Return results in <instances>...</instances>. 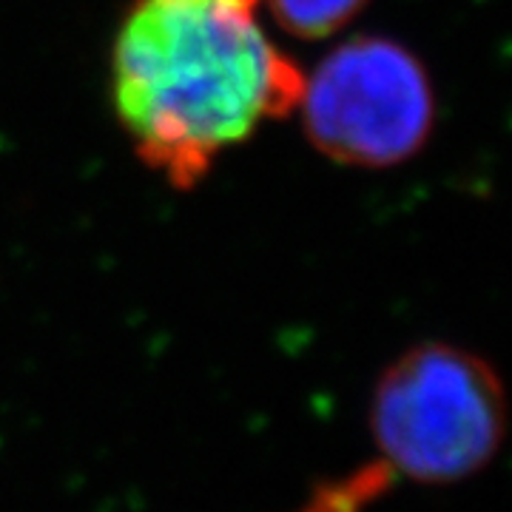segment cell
I'll list each match as a JSON object with an SVG mask.
<instances>
[{"instance_id":"6da1fadb","label":"cell","mask_w":512,"mask_h":512,"mask_svg":"<svg viewBox=\"0 0 512 512\" xmlns=\"http://www.w3.org/2000/svg\"><path fill=\"white\" fill-rule=\"evenodd\" d=\"M262 0H137L111 49V100L137 157L174 188L299 109L305 74L259 23Z\"/></svg>"},{"instance_id":"7a4b0ae2","label":"cell","mask_w":512,"mask_h":512,"mask_svg":"<svg viewBox=\"0 0 512 512\" xmlns=\"http://www.w3.org/2000/svg\"><path fill=\"white\" fill-rule=\"evenodd\" d=\"M367 430L384 467L419 487H456L490 470L510 433V399L490 359L427 339L379 373Z\"/></svg>"},{"instance_id":"3957f363","label":"cell","mask_w":512,"mask_h":512,"mask_svg":"<svg viewBox=\"0 0 512 512\" xmlns=\"http://www.w3.org/2000/svg\"><path fill=\"white\" fill-rule=\"evenodd\" d=\"M302 126L319 154L353 168H390L419 154L436 126V92L399 40L359 35L339 43L302 89Z\"/></svg>"},{"instance_id":"277c9868","label":"cell","mask_w":512,"mask_h":512,"mask_svg":"<svg viewBox=\"0 0 512 512\" xmlns=\"http://www.w3.org/2000/svg\"><path fill=\"white\" fill-rule=\"evenodd\" d=\"M282 32L299 40L336 35L365 9L367 0H262Z\"/></svg>"}]
</instances>
